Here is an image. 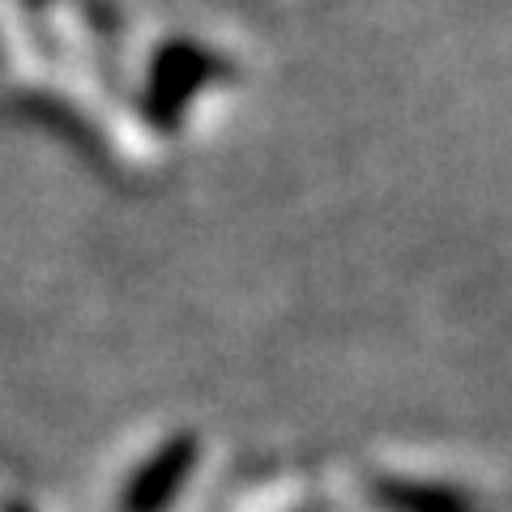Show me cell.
<instances>
[{
	"instance_id": "6da1fadb",
	"label": "cell",
	"mask_w": 512,
	"mask_h": 512,
	"mask_svg": "<svg viewBox=\"0 0 512 512\" xmlns=\"http://www.w3.org/2000/svg\"><path fill=\"white\" fill-rule=\"evenodd\" d=\"M192 466H197V444L188 436L167 440L146 466L133 474V483L124 487L120 512H167L175 495L184 491Z\"/></svg>"
},
{
	"instance_id": "7a4b0ae2",
	"label": "cell",
	"mask_w": 512,
	"mask_h": 512,
	"mask_svg": "<svg viewBox=\"0 0 512 512\" xmlns=\"http://www.w3.org/2000/svg\"><path fill=\"white\" fill-rule=\"evenodd\" d=\"M376 500L384 512H474V504L453 487L410 483V478H384L376 483Z\"/></svg>"
},
{
	"instance_id": "3957f363",
	"label": "cell",
	"mask_w": 512,
	"mask_h": 512,
	"mask_svg": "<svg viewBox=\"0 0 512 512\" xmlns=\"http://www.w3.org/2000/svg\"><path fill=\"white\" fill-rule=\"evenodd\" d=\"M205 77H210V56L192 52V47H171L163 69H158L154 77V103H167V107H180V99L201 86Z\"/></svg>"
}]
</instances>
